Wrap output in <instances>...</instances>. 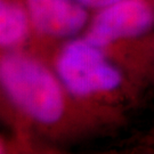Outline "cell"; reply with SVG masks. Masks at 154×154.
Returning <instances> with one entry per match:
<instances>
[{
  "label": "cell",
  "instance_id": "cell-6",
  "mask_svg": "<svg viewBox=\"0 0 154 154\" xmlns=\"http://www.w3.org/2000/svg\"><path fill=\"white\" fill-rule=\"evenodd\" d=\"M79 4H81L85 7H89V8H104L106 6L111 5L113 2H116L118 0H77Z\"/></svg>",
  "mask_w": 154,
  "mask_h": 154
},
{
  "label": "cell",
  "instance_id": "cell-2",
  "mask_svg": "<svg viewBox=\"0 0 154 154\" xmlns=\"http://www.w3.org/2000/svg\"><path fill=\"white\" fill-rule=\"evenodd\" d=\"M56 71L62 85L75 96L112 91L122 81L120 71L109 62L102 47L86 38L71 41L62 49Z\"/></svg>",
  "mask_w": 154,
  "mask_h": 154
},
{
  "label": "cell",
  "instance_id": "cell-4",
  "mask_svg": "<svg viewBox=\"0 0 154 154\" xmlns=\"http://www.w3.org/2000/svg\"><path fill=\"white\" fill-rule=\"evenodd\" d=\"M28 13L39 32L56 37H72L82 30L88 16L77 0H26Z\"/></svg>",
  "mask_w": 154,
  "mask_h": 154
},
{
  "label": "cell",
  "instance_id": "cell-5",
  "mask_svg": "<svg viewBox=\"0 0 154 154\" xmlns=\"http://www.w3.org/2000/svg\"><path fill=\"white\" fill-rule=\"evenodd\" d=\"M29 13L13 0L0 2V44L13 47L21 44L29 31Z\"/></svg>",
  "mask_w": 154,
  "mask_h": 154
},
{
  "label": "cell",
  "instance_id": "cell-1",
  "mask_svg": "<svg viewBox=\"0 0 154 154\" xmlns=\"http://www.w3.org/2000/svg\"><path fill=\"white\" fill-rule=\"evenodd\" d=\"M0 80L13 103L33 120L49 125L61 119V86L40 63L18 54L5 55L0 62Z\"/></svg>",
  "mask_w": 154,
  "mask_h": 154
},
{
  "label": "cell",
  "instance_id": "cell-3",
  "mask_svg": "<svg viewBox=\"0 0 154 154\" xmlns=\"http://www.w3.org/2000/svg\"><path fill=\"white\" fill-rule=\"evenodd\" d=\"M153 23L154 11L145 0H118L100 9L86 39L103 48L116 40L143 34Z\"/></svg>",
  "mask_w": 154,
  "mask_h": 154
}]
</instances>
